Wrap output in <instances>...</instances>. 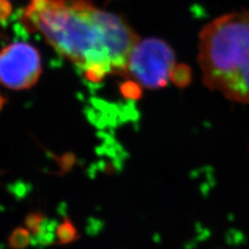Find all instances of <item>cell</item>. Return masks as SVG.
Segmentation results:
<instances>
[{"label": "cell", "instance_id": "8992f818", "mask_svg": "<svg viewBox=\"0 0 249 249\" xmlns=\"http://www.w3.org/2000/svg\"><path fill=\"white\" fill-rule=\"evenodd\" d=\"M30 235L26 228L15 229L9 237V247L11 249H25L33 241Z\"/></svg>", "mask_w": 249, "mask_h": 249}, {"label": "cell", "instance_id": "52a82bcc", "mask_svg": "<svg viewBox=\"0 0 249 249\" xmlns=\"http://www.w3.org/2000/svg\"><path fill=\"white\" fill-rule=\"evenodd\" d=\"M46 219V215L40 211H34L26 216L25 227L30 231L33 237L36 236L40 232Z\"/></svg>", "mask_w": 249, "mask_h": 249}, {"label": "cell", "instance_id": "7a4b0ae2", "mask_svg": "<svg viewBox=\"0 0 249 249\" xmlns=\"http://www.w3.org/2000/svg\"><path fill=\"white\" fill-rule=\"evenodd\" d=\"M199 65L209 89L249 104V10L224 15L201 30Z\"/></svg>", "mask_w": 249, "mask_h": 249}, {"label": "cell", "instance_id": "3957f363", "mask_svg": "<svg viewBox=\"0 0 249 249\" xmlns=\"http://www.w3.org/2000/svg\"><path fill=\"white\" fill-rule=\"evenodd\" d=\"M175 68V54L170 47L157 38L138 42L128 60L126 74L146 89L165 87Z\"/></svg>", "mask_w": 249, "mask_h": 249}, {"label": "cell", "instance_id": "ba28073f", "mask_svg": "<svg viewBox=\"0 0 249 249\" xmlns=\"http://www.w3.org/2000/svg\"><path fill=\"white\" fill-rule=\"evenodd\" d=\"M170 78L178 87H185L190 80V70L183 66L175 67L173 72H171Z\"/></svg>", "mask_w": 249, "mask_h": 249}, {"label": "cell", "instance_id": "277c9868", "mask_svg": "<svg viewBox=\"0 0 249 249\" xmlns=\"http://www.w3.org/2000/svg\"><path fill=\"white\" fill-rule=\"evenodd\" d=\"M42 75L38 51L27 43H13L0 52V83L12 90L33 88Z\"/></svg>", "mask_w": 249, "mask_h": 249}, {"label": "cell", "instance_id": "5b68a950", "mask_svg": "<svg viewBox=\"0 0 249 249\" xmlns=\"http://www.w3.org/2000/svg\"><path fill=\"white\" fill-rule=\"evenodd\" d=\"M78 232L73 222L66 219L56 225L55 229V241L59 244H68L77 240Z\"/></svg>", "mask_w": 249, "mask_h": 249}, {"label": "cell", "instance_id": "6da1fadb", "mask_svg": "<svg viewBox=\"0 0 249 249\" xmlns=\"http://www.w3.org/2000/svg\"><path fill=\"white\" fill-rule=\"evenodd\" d=\"M24 18L92 82L108 74H126L130 54L138 43L126 20L85 0H31Z\"/></svg>", "mask_w": 249, "mask_h": 249}]
</instances>
